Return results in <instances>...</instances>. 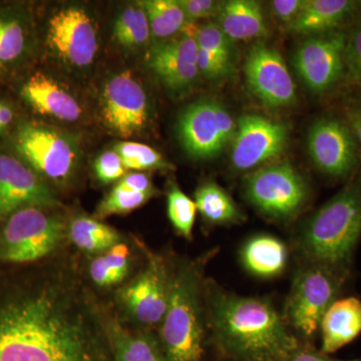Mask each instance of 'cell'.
<instances>
[{
    "label": "cell",
    "mask_w": 361,
    "mask_h": 361,
    "mask_svg": "<svg viewBox=\"0 0 361 361\" xmlns=\"http://www.w3.org/2000/svg\"><path fill=\"white\" fill-rule=\"evenodd\" d=\"M0 361H113L87 311L63 287H0Z\"/></svg>",
    "instance_id": "1"
},
{
    "label": "cell",
    "mask_w": 361,
    "mask_h": 361,
    "mask_svg": "<svg viewBox=\"0 0 361 361\" xmlns=\"http://www.w3.org/2000/svg\"><path fill=\"white\" fill-rule=\"evenodd\" d=\"M210 317L214 341L233 361H287L299 348L283 318L265 299L214 289Z\"/></svg>",
    "instance_id": "2"
},
{
    "label": "cell",
    "mask_w": 361,
    "mask_h": 361,
    "mask_svg": "<svg viewBox=\"0 0 361 361\" xmlns=\"http://www.w3.org/2000/svg\"><path fill=\"white\" fill-rule=\"evenodd\" d=\"M361 238V185L351 183L308 221L299 247L310 264L350 270Z\"/></svg>",
    "instance_id": "3"
},
{
    "label": "cell",
    "mask_w": 361,
    "mask_h": 361,
    "mask_svg": "<svg viewBox=\"0 0 361 361\" xmlns=\"http://www.w3.org/2000/svg\"><path fill=\"white\" fill-rule=\"evenodd\" d=\"M160 343L167 361H201L203 357L201 278L192 263H182L173 274Z\"/></svg>",
    "instance_id": "4"
},
{
    "label": "cell",
    "mask_w": 361,
    "mask_h": 361,
    "mask_svg": "<svg viewBox=\"0 0 361 361\" xmlns=\"http://www.w3.org/2000/svg\"><path fill=\"white\" fill-rule=\"evenodd\" d=\"M42 207H25L8 216L0 231V260L35 262L56 250L68 228L59 215Z\"/></svg>",
    "instance_id": "5"
},
{
    "label": "cell",
    "mask_w": 361,
    "mask_h": 361,
    "mask_svg": "<svg viewBox=\"0 0 361 361\" xmlns=\"http://www.w3.org/2000/svg\"><path fill=\"white\" fill-rule=\"evenodd\" d=\"M349 273L350 270L308 264L294 279L285 305V322L304 336H314L325 312L338 299Z\"/></svg>",
    "instance_id": "6"
},
{
    "label": "cell",
    "mask_w": 361,
    "mask_h": 361,
    "mask_svg": "<svg viewBox=\"0 0 361 361\" xmlns=\"http://www.w3.org/2000/svg\"><path fill=\"white\" fill-rule=\"evenodd\" d=\"M237 123L227 109L215 99H199L183 111L178 135L190 156L210 159L219 155L233 141Z\"/></svg>",
    "instance_id": "7"
},
{
    "label": "cell",
    "mask_w": 361,
    "mask_h": 361,
    "mask_svg": "<svg viewBox=\"0 0 361 361\" xmlns=\"http://www.w3.org/2000/svg\"><path fill=\"white\" fill-rule=\"evenodd\" d=\"M245 192L254 206L277 219L298 212L308 197L303 178L287 163L268 166L249 176Z\"/></svg>",
    "instance_id": "8"
},
{
    "label": "cell",
    "mask_w": 361,
    "mask_h": 361,
    "mask_svg": "<svg viewBox=\"0 0 361 361\" xmlns=\"http://www.w3.org/2000/svg\"><path fill=\"white\" fill-rule=\"evenodd\" d=\"M14 145L33 170L49 179L65 180L75 167L77 148L58 130L23 123L16 132Z\"/></svg>",
    "instance_id": "9"
},
{
    "label": "cell",
    "mask_w": 361,
    "mask_h": 361,
    "mask_svg": "<svg viewBox=\"0 0 361 361\" xmlns=\"http://www.w3.org/2000/svg\"><path fill=\"white\" fill-rule=\"evenodd\" d=\"M345 33L336 30L313 35L297 49L293 66L299 78L314 94L334 87L345 71Z\"/></svg>",
    "instance_id": "10"
},
{
    "label": "cell",
    "mask_w": 361,
    "mask_h": 361,
    "mask_svg": "<svg viewBox=\"0 0 361 361\" xmlns=\"http://www.w3.org/2000/svg\"><path fill=\"white\" fill-rule=\"evenodd\" d=\"M171 281L163 258L149 254L142 272L118 293L121 303L140 324L161 325L170 299Z\"/></svg>",
    "instance_id": "11"
},
{
    "label": "cell",
    "mask_w": 361,
    "mask_h": 361,
    "mask_svg": "<svg viewBox=\"0 0 361 361\" xmlns=\"http://www.w3.org/2000/svg\"><path fill=\"white\" fill-rule=\"evenodd\" d=\"M288 135L285 123L262 116H242L232 141L233 166L246 171L272 160L284 151Z\"/></svg>",
    "instance_id": "12"
},
{
    "label": "cell",
    "mask_w": 361,
    "mask_h": 361,
    "mask_svg": "<svg viewBox=\"0 0 361 361\" xmlns=\"http://www.w3.org/2000/svg\"><path fill=\"white\" fill-rule=\"evenodd\" d=\"M244 71L252 94L266 106L280 108L295 102V85L276 49L258 42L249 51Z\"/></svg>",
    "instance_id": "13"
},
{
    "label": "cell",
    "mask_w": 361,
    "mask_h": 361,
    "mask_svg": "<svg viewBox=\"0 0 361 361\" xmlns=\"http://www.w3.org/2000/svg\"><path fill=\"white\" fill-rule=\"evenodd\" d=\"M308 152L316 167L334 178H344L357 164V142L348 123L324 118L311 127Z\"/></svg>",
    "instance_id": "14"
},
{
    "label": "cell",
    "mask_w": 361,
    "mask_h": 361,
    "mask_svg": "<svg viewBox=\"0 0 361 361\" xmlns=\"http://www.w3.org/2000/svg\"><path fill=\"white\" fill-rule=\"evenodd\" d=\"M102 115L106 126L123 137L137 134L146 127L148 97L130 71L118 73L106 82Z\"/></svg>",
    "instance_id": "15"
},
{
    "label": "cell",
    "mask_w": 361,
    "mask_h": 361,
    "mask_svg": "<svg viewBox=\"0 0 361 361\" xmlns=\"http://www.w3.org/2000/svg\"><path fill=\"white\" fill-rule=\"evenodd\" d=\"M47 39L54 51L75 66H87L96 58L97 28L87 11L68 7L49 20Z\"/></svg>",
    "instance_id": "16"
},
{
    "label": "cell",
    "mask_w": 361,
    "mask_h": 361,
    "mask_svg": "<svg viewBox=\"0 0 361 361\" xmlns=\"http://www.w3.org/2000/svg\"><path fill=\"white\" fill-rule=\"evenodd\" d=\"M59 205L58 199L35 171L0 152V217H8L25 207Z\"/></svg>",
    "instance_id": "17"
},
{
    "label": "cell",
    "mask_w": 361,
    "mask_h": 361,
    "mask_svg": "<svg viewBox=\"0 0 361 361\" xmlns=\"http://www.w3.org/2000/svg\"><path fill=\"white\" fill-rule=\"evenodd\" d=\"M198 51L195 37L185 35L152 47L147 63L169 90L184 94L198 78Z\"/></svg>",
    "instance_id": "18"
},
{
    "label": "cell",
    "mask_w": 361,
    "mask_h": 361,
    "mask_svg": "<svg viewBox=\"0 0 361 361\" xmlns=\"http://www.w3.org/2000/svg\"><path fill=\"white\" fill-rule=\"evenodd\" d=\"M322 353L331 355L355 341L361 332V300L356 297L338 298L323 316Z\"/></svg>",
    "instance_id": "19"
},
{
    "label": "cell",
    "mask_w": 361,
    "mask_h": 361,
    "mask_svg": "<svg viewBox=\"0 0 361 361\" xmlns=\"http://www.w3.org/2000/svg\"><path fill=\"white\" fill-rule=\"evenodd\" d=\"M21 94L42 115L66 122H75L82 116L77 99L42 73L33 75L23 85Z\"/></svg>",
    "instance_id": "20"
},
{
    "label": "cell",
    "mask_w": 361,
    "mask_h": 361,
    "mask_svg": "<svg viewBox=\"0 0 361 361\" xmlns=\"http://www.w3.org/2000/svg\"><path fill=\"white\" fill-rule=\"evenodd\" d=\"M216 25L233 42L258 39L268 32L262 7L253 0L222 1Z\"/></svg>",
    "instance_id": "21"
},
{
    "label": "cell",
    "mask_w": 361,
    "mask_h": 361,
    "mask_svg": "<svg viewBox=\"0 0 361 361\" xmlns=\"http://www.w3.org/2000/svg\"><path fill=\"white\" fill-rule=\"evenodd\" d=\"M355 7V2L349 0H307L288 28L291 32L307 35L336 32Z\"/></svg>",
    "instance_id": "22"
},
{
    "label": "cell",
    "mask_w": 361,
    "mask_h": 361,
    "mask_svg": "<svg viewBox=\"0 0 361 361\" xmlns=\"http://www.w3.org/2000/svg\"><path fill=\"white\" fill-rule=\"evenodd\" d=\"M113 361H167L160 341L145 332H133L118 322L104 329Z\"/></svg>",
    "instance_id": "23"
},
{
    "label": "cell",
    "mask_w": 361,
    "mask_h": 361,
    "mask_svg": "<svg viewBox=\"0 0 361 361\" xmlns=\"http://www.w3.org/2000/svg\"><path fill=\"white\" fill-rule=\"evenodd\" d=\"M241 261L244 267L255 276H278L286 266V246L275 237L259 235L248 240L242 247Z\"/></svg>",
    "instance_id": "24"
},
{
    "label": "cell",
    "mask_w": 361,
    "mask_h": 361,
    "mask_svg": "<svg viewBox=\"0 0 361 361\" xmlns=\"http://www.w3.org/2000/svg\"><path fill=\"white\" fill-rule=\"evenodd\" d=\"M195 204L203 217L214 224H228L241 220L236 204L215 183H205L197 189Z\"/></svg>",
    "instance_id": "25"
},
{
    "label": "cell",
    "mask_w": 361,
    "mask_h": 361,
    "mask_svg": "<svg viewBox=\"0 0 361 361\" xmlns=\"http://www.w3.org/2000/svg\"><path fill=\"white\" fill-rule=\"evenodd\" d=\"M71 241L85 252H106L120 243V235L110 226L92 218L78 217L68 229Z\"/></svg>",
    "instance_id": "26"
},
{
    "label": "cell",
    "mask_w": 361,
    "mask_h": 361,
    "mask_svg": "<svg viewBox=\"0 0 361 361\" xmlns=\"http://www.w3.org/2000/svg\"><path fill=\"white\" fill-rule=\"evenodd\" d=\"M139 4L146 11L149 30L157 39H168L184 32L190 23L179 1L176 0H147Z\"/></svg>",
    "instance_id": "27"
},
{
    "label": "cell",
    "mask_w": 361,
    "mask_h": 361,
    "mask_svg": "<svg viewBox=\"0 0 361 361\" xmlns=\"http://www.w3.org/2000/svg\"><path fill=\"white\" fill-rule=\"evenodd\" d=\"M130 270L129 247L118 243L103 255L94 259L90 267V275L99 287L114 286L121 283Z\"/></svg>",
    "instance_id": "28"
},
{
    "label": "cell",
    "mask_w": 361,
    "mask_h": 361,
    "mask_svg": "<svg viewBox=\"0 0 361 361\" xmlns=\"http://www.w3.org/2000/svg\"><path fill=\"white\" fill-rule=\"evenodd\" d=\"M149 35L148 16L139 4L126 8L114 26V37L123 47H140L148 42Z\"/></svg>",
    "instance_id": "29"
},
{
    "label": "cell",
    "mask_w": 361,
    "mask_h": 361,
    "mask_svg": "<svg viewBox=\"0 0 361 361\" xmlns=\"http://www.w3.org/2000/svg\"><path fill=\"white\" fill-rule=\"evenodd\" d=\"M183 32L195 37L199 49L202 51L233 63L234 42L216 23L196 26L193 23H190Z\"/></svg>",
    "instance_id": "30"
},
{
    "label": "cell",
    "mask_w": 361,
    "mask_h": 361,
    "mask_svg": "<svg viewBox=\"0 0 361 361\" xmlns=\"http://www.w3.org/2000/svg\"><path fill=\"white\" fill-rule=\"evenodd\" d=\"M25 47V27L20 18L14 14L0 13V66L18 61Z\"/></svg>",
    "instance_id": "31"
},
{
    "label": "cell",
    "mask_w": 361,
    "mask_h": 361,
    "mask_svg": "<svg viewBox=\"0 0 361 361\" xmlns=\"http://www.w3.org/2000/svg\"><path fill=\"white\" fill-rule=\"evenodd\" d=\"M168 216L177 232L187 239H191L197 206L195 201L180 191L177 185H172L169 189Z\"/></svg>",
    "instance_id": "32"
},
{
    "label": "cell",
    "mask_w": 361,
    "mask_h": 361,
    "mask_svg": "<svg viewBox=\"0 0 361 361\" xmlns=\"http://www.w3.org/2000/svg\"><path fill=\"white\" fill-rule=\"evenodd\" d=\"M115 151L122 158L126 169L142 171L171 168L170 164L159 152L147 145L123 142L116 145Z\"/></svg>",
    "instance_id": "33"
},
{
    "label": "cell",
    "mask_w": 361,
    "mask_h": 361,
    "mask_svg": "<svg viewBox=\"0 0 361 361\" xmlns=\"http://www.w3.org/2000/svg\"><path fill=\"white\" fill-rule=\"evenodd\" d=\"M154 195L155 191L135 193V192L123 191L114 188L113 191L99 203L97 215L104 218L115 214L132 212L146 204L152 197H154Z\"/></svg>",
    "instance_id": "34"
},
{
    "label": "cell",
    "mask_w": 361,
    "mask_h": 361,
    "mask_svg": "<svg viewBox=\"0 0 361 361\" xmlns=\"http://www.w3.org/2000/svg\"><path fill=\"white\" fill-rule=\"evenodd\" d=\"M344 61L349 78L361 87V23L348 37Z\"/></svg>",
    "instance_id": "35"
},
{
    "label": "cell",
    "mask_w": 361,
    "mask_h": 361,
    "mask_svg": "<svg viewBox=\"0 0 361 361\" xmlns=\"http://www.w3.org/2000/svg\"><path fill=\"white\" fill-rule=\"evenodd\" d=\"M94 170L97 179L101 182L111 183L122 179L127 169L123 166L122 158L116 151H108L97 159Z\"/></svg>",
    "instance_id": "36"
},
{
    "label": "cell",
    "mask_w": 361,
    "mask_h": 361,
    "mask_svg": "<svg viewBox=\"0 0 361 361\" xmlns=\"http://www.w3.org/2000/svg\"><path fill=\"white\" fill-rule=\"evenodd\" d=\"M199 73L210 80H225L232 75L234 66L229 61H223L199 49L197 59Z\"/></svg>",
    "instance_id": "37"
},
{
    "label": "cell",
    "mask_w": 361,
    "mask_h": 361,
    "mask_svg": "<svg viewBox=\"0 0 361 361\" xmlns=\"http://www.w3.org/2000/svg\"><path fill=\"white\" fill-rule=\"evenodd\" d=\"M179 4L190 23L201 18L217 16L222 1L214 0H179Z\"/></svg>",
    "instance_id": "38"
},
{
    "label": "cell",
    "mask_w": 361,
    "mask_h": 361,
    "mask_svg": "<svg viewBox=\"0 0 361 361\" xmlns=\"http://www.w3.org/2000/svg\"><path fill=\"white\" fill-rule=\"evenodd\" d=\"M115 188L123 191L135 192V193L155 191L148 176L142 173H130L123 176Z\"/></svg>",
    "instance_id": "39"
},
{
    "label": "cell",
    "mask_w": 361,
    "mask_h": 361,
    "mask_svg": "<svg viewBox=\"0 0 361 361\" xmlns=\"http://www.w3.org/2000/svg\"><path fill=\"white\" fill-rule=\"evenodd\" d=\"M305 2L304 0H275L271 6L279 20L290 25L302 11Z\"/></svg>",
    "instance_id": "40"
},
{
    "label": "cell",
    "mask_w": 361,
    "mask_h": 361,
    "mask_svg": "<svg viewBox=\"0 0 361 361\" xmlns=\"http://www.w3.org/2000/svg\"><path fill=\"white\" fill-rule=\"evenodd\" d=\"M287 361H360V360H334V358L329 357V355L322 353V351L318 353V351H315L314 349L299 346V348L292 353L290 357H289V360Z\"/></svg>",
    "instance_id": "41"
},
{
    "label": "cell",
    "mask_w": 361,
    "mask_h": 361,
    "mask_svg": "<svg viewBox=\"0 0 361 361\" xmlns=\"http://www.w3.org/2000/svg\"><path fill=\"white\" fill-rule=\"evenodd\" d=\"M348 125L355 135L356 142L361 146V104L353 106L346 113Z\"/></svg>",
    "instance_id": "42"
},
{
    "label": "cell",
    "mask_w": 361,
    "mask_h": 361,
    "mask_svg": "<svg viewBox=\"0 0 361 361\" xmlns=\"http://www.w3.org/2000/svg\"><path fill=\"white\" fill-rule=\"evenodd\" d=\"M13 114L11 109L7 106H2L1 111H0V130L6 128L13 121Z\"/></svg>",
    "instance_id": "43"
},
{
    "label": "cell",
    "mask_w": 361,
    "mask_h": 361,
    "mask_svg": "<svg viewBox=\"0 0 361 361\" xmlns=\"http://www.w3.org/2000/svg\"><path fill=\"white\" fill-rule=\"evenodd\" d=\"M2 106H4V104H2L1 103H0V111H1Z\"/></svg>",
    "instance_id": "44"
},
{
    "label": "cell",
    "mask_w": 361,
    "mask_h": 361,
    "mask_svg": "<svg viewBox=\"0 0 361 361\" xmlns=\"http://www.w3.org/2000/svg\"><path fill=\"white\" fill-rule=\"evenodd\" d=\"M360 361H361V360H360Z\"/></svg>",
    "instance_id": "45"
}]
</instances>
